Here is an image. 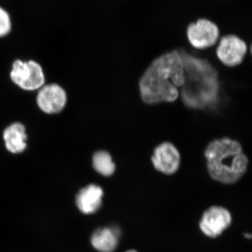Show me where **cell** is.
Segmentation results:
<instances>
[{"label": "cell", "instance_id": "4", "mask_svg": "<svg viewBox=\"0 0 252 252\" xmlns=\"http://www.w3.org/2000/svg\"><path fill=\"white\" fill-rule=\"evenodd\" d=\"M220 29L216 23L206 18L199 19L187 26V40L193 49L203 51L217 45L220 38Z\"/></svg>", "mask_w": 252, "mask_h": 252}, {"label": "cell", "instance_id": "3", "mask_svg": "<svg viewBox=\"0 0 252 252\" xmlns=\"http://www.w3.org/2000/svg\"><path fill=\"white\" fill-rule=\"evenodd\" d=\"M207 173L224 185L238 182L248 170V158L238 140L224 137L211 141L204 152Z\"/></svg>", "mask_w": 252, "mask_h": 252}, {"label": "cell", "instance_id": "9", "mask_svg": "<svg viewBox=\"0 0 252 252\" xmlns=\"http://www.w3.org/2000/svg\"><path fill=\"white\" fill-rule=\"evenodd\" d=\"M36 102L42 112L50 114H57L63 111L67 104V93L58 84H44L39 89Z\"/></svg>", "mask_w": 252, "mask_h": 252}, {"label": "cell", "instance_id": "5", "mask_svg": "<svg viewBox=\"0 0 252 252\" xmlns=\"http://www.w3.org/2000/svg\"><path fill=\"white\" fill-rule=\"evenodd\" d=\"M10 75L13 82L23 90H39L45 83L42 67L34 61H15Z\"/></svg>", "mask_w": 252, "mask_h": 252}, {"label": "cell", "instance_id": "16", "mask_svg": "<svg viewBox=\"0 0 252 252\" xmlns=\"http://www.w3.org/2000/svg\"><path fill=\"white\" fill-rule=\"evenodd\" d=\"M250 51H251V54H252V43L251 44V46H250Z\"/></svg>", "mask_w": 252, "mask_h": 252}, {"label": "cell", "instance_id": "17", "mask_svg": "<svg viewBox=\"0 0 252 252\" xmlns=\"http://www.w3.org/2000/svg\"><path fill=\"white\" fill-rule=\"evenodd\" d=\"M137 252L133 251V250H131V251H127V252Z\"/></svg>", "mask_w": 252, "mask_h": 252}, {"label": "cell", "instance_id": "7", "mask_svg": "<svg viewBox=\"0 0 252 252\" xmlns=\"http://www.w3.org/2000/svg\"><path fill=\"white\" fill-rule=\"evenodd\" d=\"M151 161L156 171L165 176H172L180 169L181 156L173 144L164 142L154 148Z\"/></svg>", "mask_w": 252, "mask_h": 252}, {"label": "cell", "instance_id": "2", "mask_svg": "<svg viewBox=\"0 0 252 252\" xmlns=\"http://www.w3.org/2000/svg\"><path fill=\"white\" fill-rule=\"evenodd\" d=\"M185 82V68L177 50L154 60L139 81L141 98L144 104L172 102L180 95Z\"/></svg>", "mask_w": 252, "mask_h": 252}, {"label": "cell", "instance_id": "10", "mask_svg": "<svg viewBox=\"0 0 252 252\" xmlns=\"http://www.w3.org/2000/svg\"><path fill=\"white\" fill-rule=\"evenodd\" d=\"M103 190L99 186L91 184L81 189L76 197L78 209L83 214L95 213L102 205Z\"/></svg>", "mask_w": 252, "mask_h": 252}, {"label": "cell", "instance_id": "13", "mask_svg": "<svg viewBox=\"0 0 252 252\" xmlns=\"http://www.w3.org/2000/svg\"><path fill=\"white\" fill-rule=\"evenodd\" d=\"M91 164L94 172L104 177H112L117 170L112 155L105 150L94 152L91 158Z\"/></svg>", "mask_w": 252, "mask_h": 252}, {"label": "cell", "instance_id": "15", "mask_svg": "<svg viewBox=\"0 0 252 252\" xmlns=\"http://www.w3.org/2000/svg\"><path fill=\"white\" fill-rule=\"evenodd\" d=\"M245 237L246 238L252 239V233H246L245 234Z\"/></svg>", "mask_w": 252, "mask_h": 252}, {"label": "cell", "instance_id": "8", "mask_svg": "<svg viewBox=\"0 0 252 252\" xmlns=\"http://www.w3.org/2000/svg\"><path fill=\"white\" fill-rule=\"evenodd\" d=\"M231 215L224 207L213 206L210 207L203 214L200 222L202 232L215 238L220 236L231 223Z\"/></svg>", "mask_w": 252, "mask_h": 252}, {"label": "cell", "instance_id": "14", "mask_svg": "<svg viewBox=\"0 0 252 252\" xmlns=\"http://www.w3.org/2000/svg\"><path fill=\"white\" fill-rule=\"evenodd\" d=\"M12 28L11 16L9 13L0 6V37L9 34Z\"/></svg>", "mask_w": 252, "mask_h": 252}, {"label": "cell", "instance_id": "6", "mask_svg": "<svg viewBox=\"0 0 252 252\" xmlns=\"http://www.w3.org/2000/svg\"><path fill=\"white\" fill-rule=\"evenodd\" d=\"M246 42L235 34H228L220 38L215 46V54L220 62L225 67L240 65L248 53Z\"/></svg>", "mask_w": 252, "mask_h": 252}, {"label": "cell", "instance_id": "12", "mask_svg": "<svg viewBox=\"0 0 252 252\" xmlns=\"http://www.w3.org/2000/svg\"><path fill=\"white\" fill-rule=\"evenodd\" d=\"M91 244L99 252H113L118 245V233L109 228H99L94 232Z\"/></svg>", "mask_w": 252, "mask_h": 252}, {"label": "cell", "instance_id": "11", "mask_svg": "<svg viewBox=\"0 0 252 252\" xmlns=\"http://www.w3.org/2000/svg\"><path fill=\"white\" fill-rule=\"evenodd\" d=\"M3 138L6 149L11 153H22L27 147L26 127L20 123H14L8 126L3 133Z\"/></svg>", "mask_w": 252, "mask_h": 252}, {"label": "cell", "instance_id": "1", "mask_svg": "<svg viewBox=\"0 0 252 252\" xmlns=\"http://www.w3.org/2000/svg\"><path fill=\"white\" fill-rule=\"evenodd\" d=\"M177 51L185 68V82L179 89V98L189 109H215L220 101V82L217 67L207 59L189 54L184 48Z\"/></svg>", "mask_w": 252, "mask_h": 252}]
</instances>
